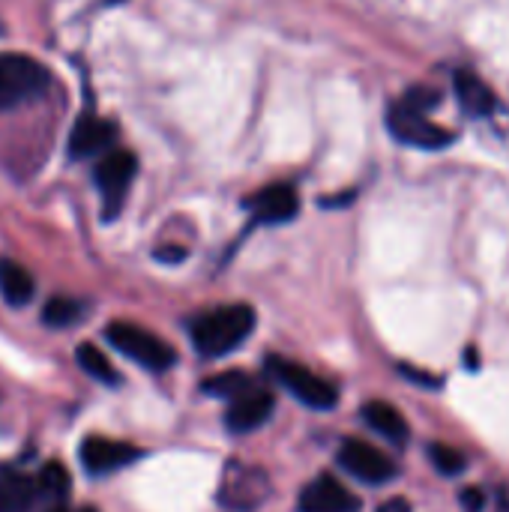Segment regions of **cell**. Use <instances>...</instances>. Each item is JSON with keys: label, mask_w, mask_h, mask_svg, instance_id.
I'll use <instances>...</instances> for the list:
<instances>
[{"label": "cell", "mask_w": 509, "mask_h": 512, "mask_svg": "<svg viewBox=\"0 0 509 512\" xmlns=\"http://www.w3.org/2000/svg\"><path fill=\"white\" fill-rule=\"evenodd\" d=\"M441 102L438 90H426V87H414L408 90L399 102L390 105L387 111V126L393 132L396 141L411 144V147H423V150H444L453 144V132L438 126L429 111Z\"/></svg>", "instance_id": "obj_1"}, {"label": "cell", "mask_w": 509, "mask_h": 512, "mask_svg": "<svg viewBox=\"0 0 509 512\" xmlns=\"http://www.w3.org/2000/svg\"><path fill=\"white\" fill-rule=\"evenodd\" d=\"M255 330V312L246 303L222 306L192 324V342L204 357H225L237 351Z\"/></svg>", "instance_id": "obj_2"}, {"label": "cell", "mask_w": 509, "mask_h": 512, "mask_svg": "<svg viewBox=\"0 0 509 512\" xmlns=\"http://www.w3.org/2000/svg\"><path fill=\"white\" fill-rule=\"evenodd\" d=\"M105 339L108 345H114L123 357H129L132 363L150 369V372H165L177 363V351L162 342L156 333L138 327V324H129V321H111L108 330H105Z\"/></svg>", "instance_id": "obj_3"}, {"label": "cell", "mask_w": 509, "mask_h": 512, "mask_svg": "<svg viewBox=\"0 0 509 512\" xmlns=\"http://www.w3.org/2000/svg\"><path fill=\"white\" fill-rule=\"evenodd\" d=\"M48 69L24 54H0V108L39 99L48 87Z\"/></svg>", "instance_id": "obj_4"}, {"label": "cell", "mask_w": 509, "mask_h": 512, "mask_svg": "<svg viewBox=\"0 0 509 512\" xmlns=\"http://www.w3.org/2000/svg\"><path fill=\"white\" fill-rule=\"evenodd\" d=\"M267 369H270V375H273L294 399H300L303 405H309V408H315V411H330V408H336L339 390H336L330 381H324V378H318L315 372H309L306 366H300V363H294V360H285V357H267Z\"/></svg>", "instance_id": "obj_5"}, {"label": "cell", "mask_w": 509, "mask_h": 512, "mask_svg": "<svg viewBox=\"0 0 509 512\" xmlns=\"http://www.w3.org/2000/svg\"><path fill=\"white\" fill-rule=\"evenodd\" d=\"M135 171H138V159L129 150H117L114 147V150L99 156L93 177H96V186H99V195H102L105 219H114L123 210L129 186L135 180Z\"/></svg>", "instance_id": "obj_6"}, {"label": "cell", "mask_w": 509, "mask_h": 512, "mask_svg": "<svg viewBox=\"0 0 509 512\" xmlns=\"http://www.w3.org/2000/svg\"><path fill=\"white\" fill-rule=\"evenodd\" d=\"M270 495V480L261 468L246 462H228L219 483V504L234 512L258 510Z\"/></svg>", "instance_id": "obj_7"}, {"label": "cell", "mask_w": 509, "mask_h": 512, "mask_svg": "<svg viewBox=\"0 0 509 512\" xmlns=\"http://www.w3.org/2000/svg\"><path fill=\"white\" fill-rule=\"evenodd\" d=\"M336 459H339V465L351 477H357V480H363L369 486H381V483H390L396 477L393 459H387L378 447H372V444H366L360 438H348L339 447V456Z\"/></svg>", "instance_id": "obj_8"}, {"label": "cell", "mask_w": 509, "mask_h": 512, "mask_svg": "<svg viewBox=\"0 0 509 512\" xmlns=\"http://www.w3.org/2000/svg\"><path fill=\"white\" fill-rule=\"evenodd\" d=\"M249 213L255 222L261 225H282L291 222L300 213V195L291 183H273L258 189L249 201H246Z\"/></svg>", "instance_id": "obj_9"}, {"label": "cell", "mask_w": 509, "mask_h": 512, "mask_svg": "<svg viewBox=\"0 0 509 512\" xmlns=\"http://www.w3.org/2000/svg\"><path fill=\"white\" fill-rule=\"evenodd\" d=\"M138 456H141L138 447L126 444V441L99 438V435H90L81 444V465H84L87 474H111V471H120L129 462H135Z\"/></svg>", "instance_id": "obj_10"}, {"label": "cell", "mask_w": 509, "mask_h": 512, "mask_svg": "<svg viewBox=\"0 0 509 512\" xmlns=\"http://www.w3.org/2000/svg\"><path fill=\"white\" fill-rule=\"evenodd\" d=\"M114 141H117V126H114L111 120L84 114V117L72 126L69 153H72L75 159H93V156H102V153L114 150Z\"/></svg>", "instance_id": "obj_11"}, {"label": "cell", "mask_w": 509, "mask_h": 512, "mask_svg": "<svg viewBox=\"0 0 509 512\" xmlns=\"http://www.w3.org/2000/svg\"><path fill=\"white\" fill-rule=\"evenodd\" d=\"M273 408H276L273 393H270V390H264V387H252L249 393L237 396V399L228 405L225 426H228L231 432H237V435H243V432H255V429H261V426L270 420Z\"/></svg>", "instance_id": "obj_12"}, {"label": "cell", "mask_w": 509, "mask_h": 512, "mask_svg": "<svg viewBox=\"0 0 509 512\" xmlns=\"http://www.w3.org/2000/svg\"><path fill=\"white\" fill-rule=\"evenodd\" d=\"M300 512H360V498L351 495L336 477L321 474L303 489Z\"/></svg>", "instance_id": "obj_13"}, {"label": "cell", "mask_w": 509, "mask_h": 512, "mask_svg": "<svg viewBox=\"0 0 509 512\" xmlns=\"http://www.w3.org/2000/svg\"><path fill=\"white\" fill-rule=\"evenodd\" d=\"M453 87H456L459 105L471 117H489L498 108V99H495L492 87L477 72H471V69H459L453 75Z\"/></svg>", "instance_id": "obj_14"}, {"label": "cell", "mask_w": 509, "mask_h": 512, "mask_svg": "<svg viewBox=\"0 0 509 512\" xmlns=\"http://www.w3.org/2000/svg\"><path fill=\"white\" fill-rule=\"evenodd\" d=\"M360 417L366 420V426L372 432H378L381 438H387L390 444H405L411 438V426L408 420L399 414V408H393L390 402H366Z\"/></svg>", "instance_id": "obj_15"}, {"label": "cell", "mask_w": 509, "mask_h": 512, "mask_svg": "<svg viewBox=\"0 0 509 512\" xmlns=\"http://www.w3.org/2000/svg\"><path fill=\"white\" fill-rule=\"evenodd\" d=\"M36 495V480L15 468H0V512H30Z\"/></svg>", "instance_id": "obj_16"}, {"label": "cell", "mask_w": 509, "mask_h": 512, "mask_svg": "<svg viewBox=\"0 0 509 512\" xmlns=\"http://www.w3.org/2000/svg\"><path fill=\"white\" fill-rule=\"evenodd\" d=\"M36 294V282L27 267H21L12 258L0 261V297L9 306H27Z\"/></svg>", "instance_id": "obj_17"}, {"label": "cell", "mask_w": 509, "mask_h": 512, "mask_svg": "<svg viewBox=\"0 0 509 512\" xmlns=\"http://www.w3.org/2000/svg\"><path fill=\"white\" fill-rule=\"evenodd\" d=\"M75 360H78V366H81L93 381L108 384V387H117V384H120V372H117V369L111 366V360L99 351V345H93V342L78 345Z\"/></svg>", "instance_id": "obj_18"}, {"label": "cell", "mask_w": 509, "mask_h": 512, "mask_svg": "<svg viewBox=\"0 0 509 512\" xmlns=\"http://www.w3.org/2000/svg\"><path fill=\"white\" fill-rule=\"evenodd\" d=\"M87 306L72 300V297H51L42 309V324L45 327H57V330H66L72 324H78L84 318Z\"/></svg>", "instance_id": "obj_19"}, {"label": "cell", "mask_w": 509, "mask_h": 512, "mask_svg": "<svg viewBox=\"0 0 509 512\" xmlns=\"http://www.w3.org/2000/svg\"><path fill=\"white\" fill-rule=\"evenodd\" d=\"M252 387H255V381H252L246 372H222V375H216V378H207V381L201 384V390H204L207 396L228 399V402H234L237 396L249 393Z\"/></svg>", "instance_id": "obj_20"}, {"label": "cell", "mask_w": 509, "mask_h": 512, "mask_svg": "<svg viewBox=\"0 0 509 512\" xmlns=\"http://www.w3.org/2000/svg\"><path fill=\"white\" fill-rule=\"evenodd\" d=\"M69 486H72V480H69V471L60 465V462H48V465H42V471H39V477H36V489H39V495H45V498H51V501H66V495H69Z\"/></svg>", "instance_id": "obj_21"}, {"label": "cell", "mask_w": 509, "mask_h": 512, "mask_svg": "<svg viewBox=\"0 0 509 512\" xmlns=\"http://www.w3.org/2000/svg\"><path fill=\"white\" fill-rule=\"evenodd\" d=\"M429 459H432L435 471L444 474V477H459L468 468L465 453H459L456 447H447V444H432L429 447Z\"/></svg>", "instance_id": "obj_22"}, {"label": "cell", "mask_w": 509, "mask_h": 512, "mask_svg": "<svg viewBox=\"0 0 509 512\" xmlns=\"http://www.w3.org/2000/svg\"><path fill=\"white\" fill-rule=\"evenodd\" d=\"M399 372L408 378V381H414V384H420V387H429V390H441V378H435V375H429V372H420V369H414V366H408V363H399Z\"/></svg>", "instance_id": "obj_23"}, {"label": "cell", "mask_w": 509, "mask_h": 512, "mask_svg": "<svg viewBox=\"0 0 509 512\" xmlns=\"http://www.w3.org/2000/svg\"><path fill=\"white\" fill-rule=\"evenodd\" d=\"M459 501H462L465 512H480L483 507H486V495H483V489H477V486H471V489H462Z\"/></svg>", "instance_id": "obj_24"}, {"label": "cell", "mask_w": 509, "mask_h": 512, "mask_svg": "<svg viewBox=\"0 0 509 512\" xmlns=\"http://www.w3.org/2000/svg\"><path fill=\"white\" fill-rule=\"evenodd\" d=\"M183 258H186V249H180V246H162V249H156V261H162V264H177Z\"/></svg>", "instance_id": "obj_25"}, {"label": "cell", "mask_w": 509, "mask_h": 512, "mask_svg": "<svg viewBox=\"0 0 509 512\" xmlns=\"http://www.w3.org/2000/svg\"><path fill=\"white\" fill-rule=\"evenodd\" d=\"M378 512H411V501H405V498H390V501H384Z\"/></svg>", "instance_id": "obj_26"}, {"label": "cell", "mask_w": 509, "mask_h": 512, "mask_svg": "<svg viewBox=\"0 0 509 512\" xmlns=\"http://www.w3.org/2000/svg\"><path fill=\"white\" fill-rule=\"evenodd\" d=\"M465 366H468V372H477V366H480V354H477V348H474V345L465 351Z\"/></svg>", "instance_id": "obj_27"}, {"label": "cell", "mask_w": 509, "mask_h": 512, "mask_svg": "<svg viewBox=\"0 0 509 512\" xmlns=\"http://www.w3.org/2000/svg\"><path fill=\"white\" fill-rule=\"evenodd\" d=\"M48 512H69V510H66V507H60V504H54Z\"/></svg>", "instance_id": "obj_28"}, {"label": "cell", "mask_w": 509, "mask_h": 512, "mask_svg": "<svg viewBox=\"0 0 509 512\" xmlns=\"http://www.w3.org/2000/svg\"><path fill=\"white\" fill-rule=\"evenodd\" d=\"M78 512H99V510H93V507H81Z\"/></svg>", "instance_id": "obj_29"}]
</instances>
